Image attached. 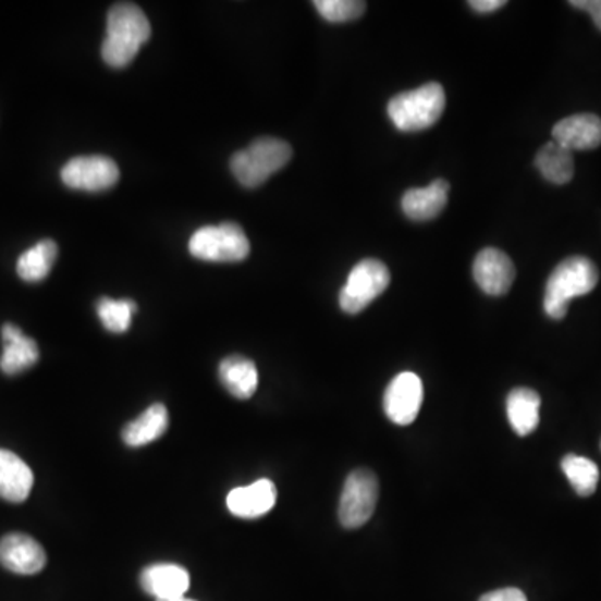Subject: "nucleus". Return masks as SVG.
<instances>
[{"label": "nucleus", "mask_w": 601, "mask_h": 601, "mask_svg": "<svg viewBox=\"0 0 601 601\" xmlns=\"http://www.w3.org/2000/svg\"><path fill=\"white\" fill-rule=\"evenodd\" d=\"M535 165L548 183L559 184V186L568 184L575 175V161H573L572 150L565 149L555 140L544 144L538 150Z\"/></svg>", "instance_id": "21"}, {"label": "nucleus", "mask_w": 601, "mask_h": 601, "mask_svg": "<svg viewBox=\"0 0 601 601\" xmlns=\"http://www.w3.org/2000/svg\"><path fill=\"white\" fill-rule=\"evenodd\" d=\"M447 193L450 184L444 180H437L428 187L409 189L401 200V208L413 221H430L443 212Z\"/></svg>", "instance_id": "17"}, {"label": "nucleus", "mask_w": 601, "mask_h": 601, "mask_svg": "<svg viewBox=\"0 0 601 601\" xmlns=\"http://www.w3.org/2000/svg\"><path fill=\"white\" fill-rule=\"evenodd\" d=\"M140 587L156 600L181 598L189 590V573L174 563H156L140 573Z\"/></svg>", "instance_id": "12"}, {"label": "nucleus", "mask_w": 601, "mask_h": 601, "mask_svg": "<svg viewBox=\"0 0 601 601\" xmlns=\"http://www.w3.org/2000/svg\"><path fill=\"white\" fill-rule=\"evenodd\" d=\"M600 272L593 261L584 256H573L560 262L547 281L544 312L551 319H563L568 312L569 300L585 296L597 287Z\"/></svg>", "instance_id": "2"}, {"label": "nucleus", "mask_w": 601, "mask_h": 601, "mask_svg": "<svg viewBox=\"0 0 601 601\" xmlns=\"http://www.w3.org/2000/svg\"><path fill=\"white\" fill-rule=\"evenodd\" d=\"M149 37L150 24L139 5L130 2L115 4L108 14L102 59L111 68H125L134 61Z\"/></svg>", "instance_id": "1"}, {"label": "nucleus", "mask_w": 601, "mask_h": 601, "mask_svg": "<svg viewBox=\"0 0 601 601\" xmlns=\"http://www.w3.org/2000/svg\"><path fill=\"white\" fill-rule=\"evenodd\" d=\"M33 469L15 453L0 450V498L11 503L27 500L33 490Z\"/></svg>", "instance_id": "16"}, {"label": "nucleus", "mask_w": 601, "mask_h": 601, "mask_svg": "<svg viewBox=\"0 0 601 601\" xmlns=\"http://www.w3.org/2000/svg\"><path fill=\"white\" fill-rule=\"evenodd\" d=\"M316 11L324 21L341 24V22L356 21L366 11V2L359 0H316Z\"/></svg>", "instance_id": "25"}, {"label": "nucleus", "mask_w": 601, "mask_h": 601, "mask_svg": "<svg viewBox=\"0 0 601 601\" xmlns=\"http://www.w3.org/2000/svg\"><path fill=\"white\" fill-rule=\"evenodd\" d=\"M444 106L446 94L443 86L430 83L394 96L388 105V115L401 133H418L430 130L440 121Z\"/></svg>", "instance_id": "3"}, {"label": "nucleus", "mask_w": 601, "mask_h": 601, "mask_svg": "<svg viewBox=\"0 0 601 601\" xmlns=\"http://www.w3.org/2000/svg\"><path fill=\"white\" fill-rule=\"evenodd\" d=\"M293 158V149L283 139L261 137L231 159V172L241 186L255 189L281 171Z\"/></svg>", "instance_id": "4"}, {"label": "nucleus", "mask_w": 601, "mask_h": 601, "mask_svg": "<svg viewBox=\"0 0 601 601\" xmlns=\"http://www.w3.org/2000/svg\"><path fill=\"white\" fill-rule=\"evenodd\" d=\"M4 351L0 356V371L8 376L21 375L39 361V346L33 338L25 336L17 326H2Z\"/></svg>", "instance_id": "15"}, {"label": "nucleus", "mask_w": 601, "mask_h": 601, "mask_svg": "<svg viewBox=\"0 0 601 601\" xmlns=\"http://www.w3.org/2000/svg\"><path fill=\"white\" fill-rule=\"evenodd\" d=\"M480 601H528L526 594L519 588H501V590L490 591L483 594Z\"/></svg>", "instance_id": "26"}, {"label": "nucleus", "mask_w": 601, "mask_h": 601, "mask_svg": "<svg viewBox=\"0 0 601 601\" xmlns=\"http://www.w3.org/2000/svg\"><path fill=\"white\" fill-rule=\"evenodd\" d=\"M569 5L580 11L588 12L590 17L593 19L597 29L601 30V0H572Z\"/></svg>", "instance_id": "27"}, {"label": "nucleus", "mask_w": 601, "mask_h": 601, "mask_svg": "<svg viewBox=\"0 0 601 601\" xmlns=\"http://www.w3.org/2000/svg\"><path fill=\"white\" fill-rule=\"evenodd\" d=\"M156 601H194L189 600V598L181 597V598H171V600H156Z\"/></svg>", "instance_id": "29"}, {"label": "nucleus", "mask_w": 601, "mask_h": 601, "mask_svg": "<svg viewBox=\"0 0 601 601\" xmlns=\"http://www.w3.org/2000/svg\"><path fill=\"white\" fill-rule=\"evenodd\" d=\"M540 394L530 388H515L506 397V415L518 437L533 433L540 422Z\"/></svg>", "instance_id": "19"}, {"label": "nucleus", "mask_w": 601, "mask_h": 601, "mask_svg": "<svg viewBox=\"0 0 601 601\" xmlns=\"http://www.w3.org/2000/svg\"><path fill=\"white\" fill-rule=\"evenodd\" d=\"M249 240L236 222L205 225L189 240V253L200 261L240 262L249 256Z\"/></svg>", "instance_id": "5"}, {"label": "nucleus", "mask_w": 601, "mask_h": 601, "mask_svg": "<svg viewBox=\"0 0 601 601\" xmlns=\"http://www.w3.org/2000/svg\"><path fill=\"white\" fill-rule=\"evenodd\" d=\"M553 140L565 149L590 150L601 146V119L594 114H575L556 122Z\"/></svg>", "instance_id": "14"}, {"label": "nucleus", "mask_w": 601, "mask_h": 601, "mask_svg": "<svg viewBox=\"0 0 601 601\" xmlns=\"http://www.w3.org/2000/svg\"><path fill=\"white\" fill-rule=\"evenodd\" d=\"M562 469L576 494L591 496L597 491L598 481H600V469L597 463L585 456L566 455L562 459Z\"/></svg>", "instance_id": "23"}, {"label": "nucleus", "mask_w": 601, "mask_h": 601, "mask_svg": "<svg viewBox=\"0 0 601 601\" xmlns=\"http://www.w3.org/2000/svg\"><path fill=\"white\" fill-rule=\"evenodd\" d=\"M516 269L508 255L496 247L480 250L473 262V278L483 293L503 296L515 281Z\"/></svg>", "instance_id": "10"}, {"label": "nucleus", "mask_w": 601, "mask_h": 601, "mask_svg": "<svg viewBox=\"0 0 601 601\" xmlns=\"http://www.w3.org/2000/svg\"><path fill=\"white\" fill-rule=\"evenodd\" d=\"M278 490L271 480H258L249 487L234 488L225 505L237 518L255 519L274 508Z\"/></svg>", "instance_id": "13"}, {"label": "nucleus", "mask_w": 601, "mask_h": 601, "mask_svg": "<svg viewBox=\"0 0 601 601\" xmlns=\"http://www.w3.org/2000/svg\"><path fill=\"white\" fill-rule=\"evenodd\" d=\"M390 269L380 259H363L351 269L340 293V306L347 315H358L390 286Z\"/></svg>", "instance_id": "6"}, {"label": "nucleus", "mask_w": 601, "mask_h": 601, "mask_svg": "<svg viewBox=\"0 0 601 601\" xmlns=\"http://www.w3.org/2000/svg\"><path fill=\"white\" fill-rule=\"evenodd\" d=\"M421 405L422 383L415 372H400L384 391V413L394 425L408 426L415 422Z\"/></svg>", "instance_id": "9"}, {"label": "nucleus", "mask_w": 601, "mask_h": 601, "mask_svg": "<svg viewBox=\"0 0 601 601\" xmlns=\"http://www.w3.org/2000/svg\"><path fill=\"white\" fill-rule=\"evenodd\" d=\"M58 259V244L44 240L25 250L17 261V274L25 283H39L46 280Z\"/></svg>", "instance_id": "22"}, {"label": "nucleus", "mask_w": 601, "mask_h": 601, "mask_svg": "<svg viewBox=\"0 0 601 601\" xmlns=\"http://www.w3.org/2000/svg\"><path fill=\"white\" fill-rule=\"evenodd\" d=\"M468 5L473 11L480 12V14H490V12L505 8L506 2L505 0H469Z\"/></svg>", "instance_id": "28"}, {"label": "nucleus", "mask_w": 601, "mask_h": 601, "mask_svg": "<svg viewBox=\"0 0 601 601\" xmlns=\"http://www.w3.org/2000/svg\"><path fill=\"white\" fill-rule=\"evenodd\" d=\"M600 446H601V443H600Z\"/></svg>", "instance_id": "30"}, {"label": "nucleus", "mask_w": 601, "mask_h": 601, "mask_svg": "<svg viewBox=\"0 0 601 601\" xmlns=\"http://www.w3.org/2000/svg\"><path fill=\"white\" fill-rule=\"evenodd\" d=\"M168 409L161 403L149 406L139 418L127 422L122 430V441L127 446L139 447L159 440L168 431Z\"/></svg>", "instance_id": "20"}, {"label": "nucleus", "mask_w": 601, "mask_h": 601, "mask_svg": "<svg viewBox=\"0 0 601 601\" xmlns=\"http://www.w3.org/2000/svg\"><path fill=\"white\" fill-rule=\"evenodd\" d=\"M44 548L24 533L5 535L0 540V565L17 575H36L46 566Z\"/></svg>", "instance_id": "11"}, {"label": "nucleus", "mask_w": 601, "mask_h": 601, "mask_svg": "<svg viewBox=\"0 0 601 601\" xmlns=\"http://www.w3.org/2000/svg\"><path fill=\"white\" fill-rule=\"evenodd\" d=\"M219 380L237 400H249L258 390V368L246 356H228L219 365Z\"/></svg>", "instance_id": "18"}, {"label": "nucleus", "mask_w": 601, "mask_h": 601, "mask_svg": "<svg viewBox=\"0 0 601 601\" xmlns=\"http://www.w3.org/2000/svg\"><path fill=\"white\" fill-rule=\"evenodd\" d=\"M96 311L106 330L119 334L130 330L137 305L131 299L118 300L111 299V297H100L97 300Z\"/></svg>", "instance_id": "24"}, {"label": "nucleus", "mask_w": 601, "mask_h": 601, "mask_svg": "<svg viewBox=\"0 0 601 601\" xmlns=\"http://www.w3.org/2000/svg\"><path fill=\"white\" fill-rule=\"evenodd\" d=\"M380 496V483L369 469H355L344 481L340 498V523L347 530L366 525L376 510Z\"/></svg>", "instance_id": "7"}, {"label": "nucleus", "mask_w": 601, "mask_h": 601, "mask_svg": "<svg viewBox=\"0 0 601 601\" xmlns=\"http://www.w3.org/2000/svg\"><path fill=\"white\" fill-rule=\"evenodd\" d=\"M121 172L106 156H79L62 168L61 180L69 189L102 193L118 184Z\"/></svg>", "instance_id": "8"}]
</instances>
